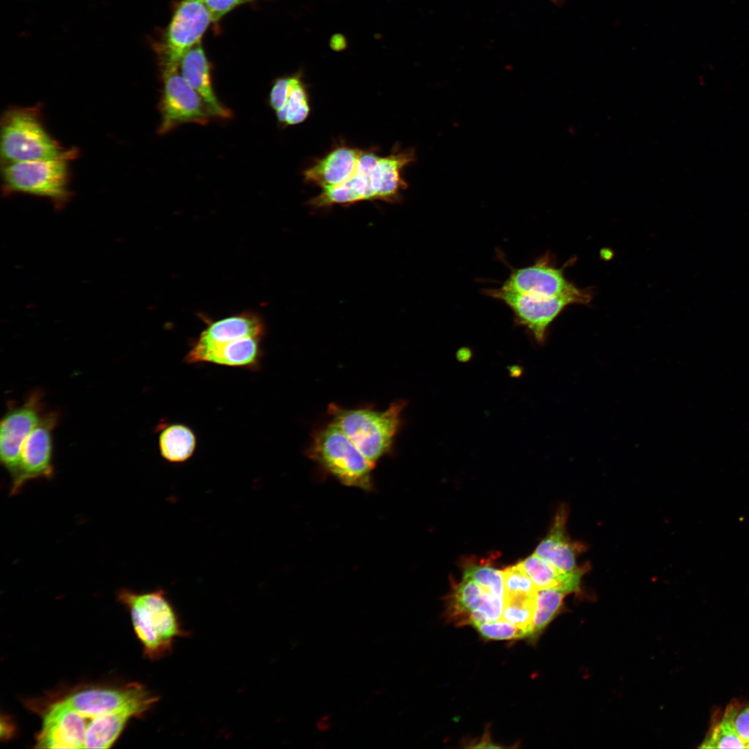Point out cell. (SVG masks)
<instances>
[{
	"instance_id": "6da1fadb",
	"label": "cell",
	"mask_w": 749,
	"mask_h": 749,
	"mask_svg": "<svg viewBox=\"0 0 749 749\" xmlns=\"http://www.w3.org/2000/svg\"><path fill=\"white\" fill-rule=\"evenodd\" d=\"M415 160V150L401 149L398 145L386 157L379 156L375 150L362 149L352 177L340 185L322 189L309 200V205L323 208L364 200L398 202L407 187L403 170Z\"/></svg>"
},
{
	"instance_id": "7a4b0ae2",
	"label": "cell",
	"mask_w": 749,
	"mask_h": 749,
	"mask_svg": "<svg viewBox=\"0 0 749 749\" xmlns=\"http://www.w3.org/2000/svg\"><path fill=\"white\" fill-rule=\"evenodd\" d=\"M117 600L128 609L144 655L150 660L170 655L176 639L189 635L162 588L145 592L123 588L117 592Z\"/></svg>"
},
{
	"instance_id": "3957f363",
	"label": "cell",
	"mask_w": 749,
	"mask_h": 749,
	"mask_svg": "<svg viewBox=\"0 0 749 749\" xmlns=\"http://www.w3.org/2000/svg\"><path fill=\"white\" fill-rule=\"evenodd\" d=\"M406 402L397 400L386 410L369 408H346L332 404L328 414L355 447L374 466L392 449L401 426V415Z\"/></svg>"
},
{
	"instance_id": "277c9868",
	"label": "cell",
	"mask_w": 749,
	"mask_h": 749,
	"mask_svg": "<svg viewBox=\"0 0 749 749\" xmlns=\"http://www.w3.org/2000/svg\"><path fill=\"white\" fill-rule=\"evenodd\" d=\"M307 455L343 484L372 488L374 465L332 422L313 433Z\"/></svg>"
},
{
	"instance_id": "5b68a950",
	"label": "cell",
	"mask_w": 749,
	"mask_h": 749,
	"mask_svg": "<svg viewBox=\"0 0 749 749\" xmlns=\"http://www.w3.org/2000/svg\"><path fill=\"white\" fill-rule=\"evenodd\" d=\"M5 162L55 158L64 155L43 126L39 115L28 108L8 110L3 117L0 141Z\"/></svg>"
},
{
	"instance_id": "8992f818",
	"label": "cell",
	"mask_w": 749,
	"mask_h": 749,
	"mask_svg": "<svg viewBox=\"0 0 749 749\" xmlns=\"http://www.w3.org/2000/svg\"><path fill=\"white\" fill-rule=\"evenodd\" d=\"M72 155L73 151H67L55 158L5 162L6 191L45 197L60 207L69 196L67 162Z\"/></svg>"
},
{
	"instance_id": "52a82bcc",
	"label": "cell",
	"mask_w": 749,
	"mask_h": 749,
	"mask_svg": "<svg viewBox=\"0 0 749 749\" xmlns=\"http://www.w3.org/2000/svg\"><path fill=\"white\" fill-rule=\"evenodd\" d=\"M485 293L507 305L514 313L515 322L526 327L539 343L544 342L549 325L565 308L573 304H587L592 300L589 291L580 289L574 293L550 298L522 294L502 288L487 289Z\"/></svg>"
},
{
	"instance_id": "ba28073f",
	"label": "cell",
	"mask_w": 749,
	"mask_h": 749,
	"mask_svg": "<svg viewBox=\"0 0 749 749\" xmlns=\"http://www.w3.org/2000/svg\"><path fill=\"white\" fill-rule=\"evenodd\" d=\"M212 22L203 0H181L159 44L162 69L178 68L184 54L201 42Z\"/></svg>"
},
{
	"instance_id": "9c48e42d",
	"label": "cell",
	"mask_w": 749,
	"mask_h": 749,
	"mask_svg": "<svg viewBox=\"0 0 749 749\" xmlns=\"http://www.w3.org/2000/svg\"><path fill=\"white\" fill-rule=\"evenodd\" d=\"M179 69H162L160 134L185 123L205 125L212 117L202 98L186 81Z\"/></svg>"
},
{
	"instance_id": "30bf717a",
	"label": "cell",
	"mask_w": 749,
	"mask_h": 749,
	"mask_svg": "<svg viewBox=\"0 0 749 749\" xmlns=\"http://www.w3.org/2000/svg\"><path fill=\"white\" fill-rule=\"evenodd\" d=\"M58 422L54 413L44 415L24 440L17 470L11 477L10 494H17L30 481L54 476L52 431Z\"/></svg>"
},
{
	"instance_id": "8fae6325",
	"label": "cell",
	"mask_w": 749,
	"mask_h": 749,
	"mask_svg": "<svg viewBox=\"0 0 749 749\" xmlns=\"http://www.w3.org/2000/svg\"><path fill=\"white\" fill-rule=\"evenodd\" d=\"M42 412L41 394L34 393L22 405L8 410L1 420L0 458L11 477L17 470L22 445L40 422Z\"/></svg>"
},
{
	"instance_id": "7c38bea8",
	"label": "cell",
	"mask_w": 749,
	"mask_h": 749,
	"mask_svg": "<svg viewBox=\"0 0 749 749\" xmlns=\"http://www.w3.org/2000/svg\"><path fill=\"white\" fill-rule=\"evenodd\" d=\"M261 336H227L208 342L196 341L185 357L189 363H211L255 369L261 357Z\"/></svg>"
},
{
	"instance_id": "4fadbf2b",
	"label": "cell",
	"mask_w": 749,
	"mask_h": 749,
	"mask_svg": "<svg viewBox=\"0 0 749 749\" xmlns=\"http://www.w3.org/2000/svg\"><path fill=\"white\" fill-rule=\"evenodd\" d=\"M85 718L63 700L51 705L43 716L35 748H83L87 727Z\"/></svg>"
},
{
	"instance_id": "5bb4252c",
	"label": "cell",
	"mask_w": 749,
	"mask_h": 749,
	"mask_svg": "<svg viewBox=\"0 0 749 749\" xmlns=\"http://www.w3.org/2000/svg\"><path fill=\"white\" fill-rule=\"evenodd\" d=\"M503 289L537 297H556L580 289L568 282L562 269L543 257L534 264L513 270L504 282Z\"/></svg>"
},
{
	"instance_id": "9a60e30c",
	"label": "cell",
	"mask_w": 749,
	"mask_h": 749,
	"mask_svg": "<svg viewBox=\"0 0 749 749\" xmlns=\"http://www.w3.org/2000/svg\"><path fill=\"white\" fill-rule=\"evenodd\" d=\"M153 694L139 683L122 688H89L70 694L62 700L85 717L93 718L120 709Z\"/></svg>"
},
{
	"instance_id": "2e32d148",
	"label": "cell",
	"mask_w": 749,
	"mask_h": 749,
	"mask_svg": "<svg viewBox=\"0 0 749 749\" xmlns=\"http://www.w3.org/2000/svg\"><path fill=\"white\" fill-rule=\"evenodd\" d=\"M568 509L562 505L557 510L548 534L537 546L535 553L566 574L585 573L587 569L576 563L577 555L583 549L581 544L568 536L566 524Z\"/></svg>"
},
{
	"instance_id": "e0dca14e",
	"label": "cell",
	"mask_w": 749,
	"mask_h": 749,
	"mask_svg": "<svg viewBox=\"0 0 749 749\" xmlns=\"http://www.w3.org/2000/svg\"><path fill=\"white\" fill-rule=\"evenodd\" d=\"M158 700L153 694L120 709L93 717L87 727L83 748H110L128 721L143 716Z\"/></svg>"
},
{
	"instance_id": "ac0fdd59",
	"label": "cell",
	"mask_w": 749,
	"mask_h": 749,
	"mask_svg": "<svg viewBox=\"0 0 749 749\" xmlns=\"http://www.w3.org/2000/svg\"><path fill=\"white\" fill-rule=\"evenodd\" d=\"M504 606L503 599L493 595L475 582L463 578L454 588L451 600V617L458 625H467L472 612L481 613L488 621L501 619Z\"/></svg>"
},
{
	"instance_id": "d6986e66",
	"label": "cell",
	"mask_w": 749,
	"mask_h": 749,
	"mask_svg": "<svg viewBox=\"0 0 749 749\" xmlns=\"http://www.w3.org/2000/svg\"><path fill=\"white\" fill-rule=\"evenodd\" d=\"M362 149L340 145L303 171L304 181L322 189L345 183L354 175Z\"/></svg>"
},
{
	"instance_id": "ffe728a7",
	"label": "cell",
	"mask_w": 749,
	"mask_h": 749,
	"mask_svg": "<svg viewBox=\"0 0 749 749\" xmlns=\"http://www.w3.org/2000/svg\"><path fill=\"white\" fill-rule=\"evenodd\" d=\"M179 68L186 81L202 98L212 117L224 119L232 116L214 92L209 63L201 42L184 54Z\"/></svg>"
},
{
	"instance_id": "44dd1931",
	"label": "cell",
	"mask_w": 749,
	"mask_h": 749,
	"mask_svg": "<svg viewBox=\"0 0 749 749\" xmlns=\"http://www.w3.org/2000/svg\"><path fill=\"white\" fill-rule=\"evenodd\" d=\"M519 564L537 590L556 588L567 594L577 592L580 590L581 578L585 574H564L535 553Z\"/></svg>"
},
{
	"instance_id": "7402d4cb",
	"label": "cell",
	"mask_w": 749,
	"mask_h": 749,
	"mask_svg": "<svg viewBox=\"0 0 749 749\" xmlns=\"http://www.w3.org/2000/svg\"><path fill=\"white\" fill-rule=\"evenodd\" d=\"M196 447V438L193 431L184 424L169 425L159 436L161 456L170 463L187 461L193 454Z\"/></svg>"
},
{
	"instance_id": "603a6c76",
	"label": "cell",
	"mask_w": 749,
	"mask_h": 749,
	"mask_svg": "<svg viewBox=\"0 0 749 749\" xmlns=\"http://www.w3.org/2000/svg\"><path fill=\"white\" fill-rule=\"evenodd\" d=\"M741 705L735 701L728 704L721 718L712 726L705 737L700 748H746L734 723L735 717Z\"/></svg>"
},
{
	"instance_id": "cb8c5ba5",
	"label": "cell",
	"mask_w": 749,
	"mask_h": 749,
	"mask_svg": "<svg viewBox=\"0 0 749 749\" xmlns=\"http://www.w3.org/2000/svg\"><path fill=\"white\" fill-rule=\"evenodd\" d=\"M311 112L309 96L302 71L290 76V87L285 105L276 112L278 121L284 126L304 121Z\"/></svg>"
},
{
	"instance_id": "d4e9b609",
	"label": "cell",
	"mask_w": 749,
	"mask_h": 749,
	"mask_svg": "<svg viewBox=\"0 0 749 749\" xmlns=\"http://www.w3.org/2000/svg\"><path fill=\"white\" fill-rule=\"evenodd\" d=\"M567 592L556 588L538 590L533 619V638L546 628L560 612Z\"/></svg>"
},
{
	"instance_id": "484cf974",
	"label": "cell",
	"mask_w": 749,
	"mask_h": 749,
	"mask_svg": "<svg viewBox=\"0 0 749 749\" xmlns=\"http://www.w3.org/2000/svg\"><path fill=\"white\" fill-rule=\"evenodd\" d=\"M536 599L537 596L505 599L501 617V619L526 630L531 639Z\"/></svg>"
},
{
	"instance_id": "4316f807",
	"label": "cell",
	"mask_w": 749,
	"mask_h": 749,
	"mask_svg": "<svg viewBox=\"0 0 749 749\" xmlns=\"http://www.w3.org/2000/svg\"><path fill=\"white\" fill-rule=\"evenodd\" d=\"M502 571L504 600L517 597L537 596V589L525 573L519 562Z\"/></svg>"
},
{
	"instance_id": "83f0119b",
	"label": "cell",
	"mask_w": 749,
	"mask_h": 749,
	"mask_svg": "<svg viewBox=\"0 0 749 749\" xmlns=\"http://www.w3.org/2000/svg\"><path fill=\"white\" fill-rule=\"evenodd\" d=\"M463 578L470 579L489 593L504 601V586L502 571L486 565H470L465 567Z\"/></svg>"
},
{
	"instance_id": "f1b7e54d",
	"label": "cell",
	"mask_w": 749,
	"mask_h": 749,
	"mask_svg": "<svg viewBox=\"0 0 749 749\" xmlns=\"http://www.w3.org/2000/svg\"><path fill=\"white\" fill-rule=\"evenodd\" d=\"M481 635L488 639L510 640L519 638H529L528 633L516 626L499 619L494 621L478 623L474 626Z\"/></svg>"
},
{
	"instance_id": "f546056e",
	"label": "cell",
	"mask_w": 749,
	"mask_h": 749,
	"mask_svg": "<svg viewBox=\"0 0 749 749\" xmlns=\"http://www.w3.org/2000/svg\"><path fill=\"white\" fill-rule=\"evenodd\" d=\"M290 87V76L277 78L273 83L269 94V103L276 112L286 103Z\"/></svg>"
},
{
	"instance_id": "4dcf8cb0",
	"label": "cell",
	"mask_w": 749,
	"mask_h": 749,
	"mask_svg": "<svg viewBox=\"0 0 749 749\" xmlns=\"http://www.w3.org/2000/svg\"><path fill=\"white\" fill-rule=\"evenodd\" d=\"M255 1L256 0H203L213 22L218 21L236 7Z\"/></svg>"
},
{
	"instance_id": "1f68e13d",
	"label": "cell",
	"mask_w": 749,
	"mask_h": 749,
	"mask_svg": "<svg viewBox=\"0 0 749 749\" xmlns=\"http://www.w3.org/2000/svg\"><path fill=\"white\" fill-rule=\"evenodd\" d=\"M736 729L746 743V748H749V702L741 707L734 720Z\"/></svg>"
},
{
	"instance_id": "d6a6232c",
	"label": "cell",
	"mask_w": 749,
	"mask_h": 749,
	"mask_svg": "<svg viewBox=\"0 0 749 749\" xmlns=\"http://www.w3.org/2000/svg\"><path fill=\"white\" fill-rule=\"evenodd\" d=\"M329 45L332 50L340 52L347 49L348 42L344 35L341 33H335L330 37Z\"/></svg>"
},
{
	"instance_id": "836d02e7",
	"label": "cell",
	"mask_w": 749,
	"mask_h": 749,
	"mask_svg": "<svg viewBox=\"0 0 749 749\" xmlns=\"http://www.w3.org/2000/svg\"><path fill=\"white\" fill-rule=\"evenodd\" d=\"M552 1H553L554 2V3H560V2H561V1H562V0H552Z\"/></svg>"
},
{
	"instance_id": "e575fe53",
	"label": "cell",
	"mask_w": 749,
	"mask_h": 749,
	"mask_svg": "<svg viewBox=\"0 0 749 749\" xmlns=\"http://www.w3.org/2000/svg\"><path fill=\"white\" fill-rule=\"evenodd\" d=\"M485 743H490V742H488V741H486ZM485 743V742H483V741H481V743Z\"/></svg>"
}]
</instances>
